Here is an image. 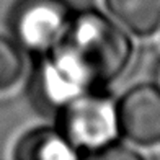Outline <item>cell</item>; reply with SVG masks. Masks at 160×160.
I'll use <instances>...</instances> for the list:
<instances>
[{
    "mask_svg": "<svg viewBox=\"0 0 160 160\" xmlns=\"http://www.w3.org/2000/svg\"><path fill=\"white\" fill-rule=\"evenodd\" d=\"M157 85L160 87V64H158V67H157Z\"/></svg>",
    "mask_w": 160,
    "mask_h": 160,
    "instance_id": "9c48e42d",
    "label": "cell"
},
{
    "mask_svg": "<svg viewBox=\"0 0 160 160\" xmlns=\"http://www.w3.org/2000/svg\"><path fill=\"white\" fill-rule=\"evenodd\" d=\"M110 13L137 36H150L160 28V0H105Z\"/></svg>",
    "mask_w": 160,
    "mask_h": 160,
    "instance_id": "8992f818",
    "label": "cell"
},
{
    "mask_svg": "<svg viewBox=\"0 0 160 160\" xmlns=\"http://www.w3.org/2000/svg\"><path fill=\"white\" fill-rule=\"evenodd\" d=\"M72 17L65 0H20L12 10L10 26L23 48L48 54L62 38Z\"/></svg>",
    "mask_w": 160,
    "mask_h": 160,
    "instance_id": "3957f363",
    "label": "cell"
},
{
    "mask_svg": "<svg viewBox=\"0 0 160 160\" xmlns=\"http://www.w3.org/2000/svg\"><path fill=\"white\" fill-rule=\"evenodd\" d=\"M131 57L132 42L119 25L97 10L74 13L39 67V95L46 105L59 110L77 93L101 90L119 78Z\"/></svg>",
    "mask_w": 160,
    "mask_h": 160,
    "instance_id": "6da1fadb",
    "label": "cell"
},
{
    "mask_svg": "<svg viewBox=\"0 0 160 160\" xmlns=\"http://www.w3.org/2000/svg\"><path fill=\"white\" fill-rule=\"evenodd\" d=\"M95 157L97 158H142V155L139 152H136L132 149H128L124 145L118 144L116 141L113 144H110L108 147H105Z\"/></svg>",
    "mask_w": 160,
    "mask_h": 160,
    "instance_id": "ba28073f",
    "label": "cell"
},
{
    "mask_svg": "<svg viewBox=\"0 0 160 160\" xmlns=\"http://www.w3.org/2000/svg\"><path fill=\"white\" fill-rule=\"evenodd\" d=\"M78 152L72 147L61 129L36 128L25 132L13 147V158L34 160V158H77Z\"/></svg>",
    "mask_w": 160,
    "mask_h": 160,
    "instance_id": "5b68a950",
    "label": "cell"
},
{
    "mask_svg": "<svg viewBox=\"0 0 160 160\" xmlns=\"http://www.w3.org/2000/svg\"><path fill=\"white\" fill-rule=\"evenodd\" d=\"M25 72V57L21 49L0 34V92L13 88Z\"/></svg>",
    "mask_w": 160,
    "mask_h": 160,
    "instance_id": "52a82bcc",
    "label": "cell"
},
{
    "mask_svg": "<svg viewBox=\"0 0 160 160\" xmlns=\"http://www.w3.org/2000/svg\"><path fill=\"white\" fill-rule=\"evenodd\" d=\"M119 132L141 147L160 144V87L157 83L134 85L119 98Z\"/></svg>",
    "mask_w": 160,
    "mask_h": 160,
    "instance_id": "277c9868",
    "label": "cell"
},
{
    "mask_svg": "<svg viewBox=\"0 0 160 160\" xmlns=\"http://www.w3.org/2000/svg\"><path fill=\"white\" fill-rule=\"evenodd\" d=\"M59 129L80 157H95L116 141L118 106L100 90L80 92L59 108Z\"/></svg>",
    "mask_w": 160,
    "mask_h": 160,
    "instance_id": "7a4b0ae2",
    "label": "cell"
}]
</instances>
